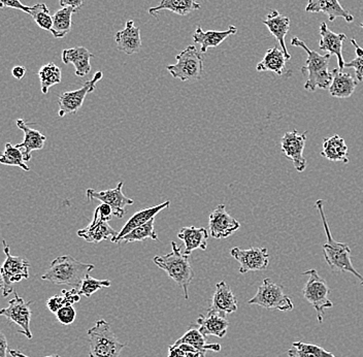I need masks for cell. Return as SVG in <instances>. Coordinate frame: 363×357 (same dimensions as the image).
<instances>
[{"mask_svg": "<svg viewBox=\"0 0 363 357\" xmlns=\"http://www.w3.org/2000/svg\"><path fill=\"white\" fill-rule=\"evenodd\" d=\"M316 208L320 214V217H321L324 231H325L326 243L322 245V249H323L324 258H325L326 263L335 272L351 273L356 278L359 279L360 283L363 285L362 275L355 270L353 263H352L350 247L346 243L337 242L333 238V235H331L328 219H326L325 213H324L323 199L317 201Z\"/></svg>", "mask_w": 363, "mask_h": 357, "instance_id": "obj_1", "label": "cell"}, {"mask_svg": "<svg viewBox=\"0 0 363 357\" xmlns=\"http://www.w3.org/2000/svg\"><path fill=\"white\" fill-rule=\"evenodd\" d=\"M94 268V265L81 263L72 256H59L52 261L49 270L43 275L42 279L55 285L72 286V288L79 290L83 280Z\"/></svg>", "mask_w": 363, "mask_h": 357, "instance_id": "obj_2", "label": "cell"}, {"mask_svg": "<svg viewBox=\"0 0 363 357\" xmlns=\"http://www.w3.org/2000/svg\"><path fill=\"white\" fill-rule=\"evenodd\" d=\"M294 47L301 48L308 54L305 67H301V72L306 74L308 78L305 83V89L308 92H315L317 89H329L331 81H333V72L329 70L328 63L330 60V54L321 55L316 51L311 50L305 42L298 38L291 40Z\"/></svg>", "mask_w": 363, "mask_h": 357, "instance_id": "obj_3", "label": "cell"}, {"mask_svg": "<svg viewBox=\"0 0 363 357\" xmlns=\"http://www.w3.org/2000/svg\"><path fill=\"white\" fill-rule=\"evenodd\" d=\"M172 250L165 256H155L153 261L158 268L165 270L170 279L174 280L183 290L184 297L189 299L188 287L194 279V270L189 263L188 254L182 252L181 246L176 242H172Z\"/></svg>", "mask_w": 363, "mask_h": 357, "instance_id": "obj_4", "label": "cell"}, {"mask_svg": "<svg viewBox=\"0 0 363 357\" xmlns=\"http://www.w3.org/2000/svg\"><path fill=\"white\" fill-rule=\"evenodd\" d=\"M89 342V357H121L126 346L118 340L112 326L104 319L95 322L87 331Z\"/></svg>", "mask_w": 363, "mask_h": 357, "instance_id": "obj_5", "label": "cell"}, {"mask_svg": "<svg viewBox=\"0 0 363 357\" xmlns=\"http://www.w3.org/2000/svg\"><path fill=\"white\" fill-rule=\"evenodd\" d=\"M303 276H308V279L303 290V295L306 302H310L314 307L317 313L318 322L323 324L324 313L326 309L333 308V304L328 299L330 288L325 281L315 268L306 270Z\"/></svg>", "mask_w": 363, "mask_h": 357, "instance_id": "obj_6", "label": "cell"}, {"mask_svg": "<svg viewBox=\"0 0 363 357\" xmlns=\"http://www.w3.org/2000/svg\"><path fill=\"white\" fill-rule=\"evenodd\" d=\"M176 59V65L167 67L172 78L180 79L182 82H195L201 79L203 58L195 45H188L177 55Z\"/></svg>", "mask_w": 363, "mask_h": 357, "instance_id": "obj_7", "label": "cell"}, {"mask_svg": "<svg viewBox=\"0 0 363 357\" xmlns=\"http://www.w3.org/2000/svg\"><path fill=\"white\" fill-rule=\"evenodd\" d=\"M267 310H278L289 312L294 309V302L285 295L282 286L274 283L272 279L265 278L258 287L257 292L248 302Z\"/></svg>", "mask_w": 363, "mask_h": 357, "instance_id": "obj_8", "label": "cell"}, {"mask_svg": "<svg viewBox=\"0 0 363 357\" xmlns=\"http://www.w3.org/2000/svg\"><path fill=\"white\" fill-rule=\"evenodd\" d=\"M4 245V251L6 254V261L0 267V276L4 284V297H9L13 291V284L18 283L24 279L29 278V268L30 263L27 259L20 256H13L10 252V246L6 240H2Z\"/></svg>", "mask_w": 363, "mask_h": 357, "instance_id": "obj_9", "label": "cell"}, {"mask_svg": "<svg viewBox=\"0 0 363 357\" xmlns=\"http://www.w3.org/2000/svg\"><path fill=\"white\" fill-rule=\"evenodd\" d=\"M102 79L101 70L96 72L90 81L86 82L78 90L67 91L59 97V117H65L68 114L78 112L83 106L86 97L96 88V84Z\"/></svg>", "mask_w": 363, "mask_h": 357, "instance_id": "obj_10", "label": "cell"}, {"mask_svg": "<svg viewBox=\"0 0 363 357\" xmlns=\"http://www.w3.org/2000/svg\"><path fill=\"white\" fill-rule=\"evenodd\" d=\"M13 299L10 301L8 308L0 310V316H4L10 322L19 325L21 331H18V334L24 335L28 340H31L33 333L30 331V320L33 313L29 307L33 302L25 301L16 291H13Z\"/></svg>", "mask_w": 363, "mask_h": 357, "instance_id": "obj_11", "label": "cell"}, {"mask_svg": "<svg viewBox=\"0 0 363 357\" xmlns=\"http://www.w3.org/2000/svg\"><path fill=\"white\" fill-rule=\"evenodd\" d=\"M230 256L240 263L238 272L246 274L248 272L264 270L269 268V256L267 248L252 247L242 250L238 247L231 249Z\"/></svg>", "mask_w": 363, "mask_h": 357, "instance_id": "obj_12", "label": "cell"}, {"mask_svg": "<svg viewBox=\"0 0 363 357\" xmlns=\"http://www.w3.org/2000/svg\"><path fill=\"white\" fill-rule=\"evenodd\" d=\"M306 136V133H298L296 129L292 131H288L284 134L281 138V149L287 158L294 163L295 170L298 172H303L306 168V160L303 157V151H305Z\"/></svg>", "mask_w": 363, "mask_h": 357, "instance_id": "obj_13", "label": "cell"}, {"mask_svg": "<svg viewBox=\"0 0 363 357\" xmlns=\"http://www.w3.org/2000/svg\"><path fill=\"white\" fill-rule=\"evenodd\" d=\"M123 185V182H120L117 187L106 191H96L89 188V190L86 191L88 201L91 202L93 199H99V201L104 202V204H108V206L112 207L113 216L118 218H123L125 214H126V209L125 208L127 206H133L135 204L133 199L125 197L124 193L122 192Z\"/></svg>", "mask_w": 363, "mask_h": 357, "instance_id": "obj_14", "label": "cell"}, {"mask_svg": "<svg viewBox=\"0 0 363 357\" xmlns=\"http://www.w3.org/2000/svg\"><path fill=\"white\" fill-rule=\"evenodd\" d=\"M208 229L210 235L214 238H226L240 229V224L235 218L231 217L226 210L225 204H219L211 213Z\"/></svg>", "mask_w": 363, "mask_h": 357, "instance_id": "obj_15", "label": "cell"}, {"mask_svg": "<svg viewBox=\"0 0 363 357\" xmlns=\"http://www.w3.org/2000/svg\"><path fill=\"white\" fill-rule=\"evenodd\" d=\"M238 311V300L235 293L227 285L225 281L219 282L216 285L212 304L208 309V314H218L226 317L227 314L235 313Z\"/></svg>", "mask_w": 363, "mask_h": 357, "instance_id": "obj_16", "label": "cell"}, {"mask_svg": "<svg viewBox=\"0 0 363 357\" xmlns=\"http://www.w3.org/2000/svg\"><path fill=\"white\" fill-rule=\"evenodd\" d=\"M118 231L113 229L106 220L101 219L95 210L92 222L85 229H79L78 236L90 244H99L102 241L112 240L118 236Z\"/></svg>", "mask_w": 363, "mask_h": 357, "instance_id": "obj_17", "label": "cell"}, {"mask_svg": "<svg viewBox=\"0 0 363 357\" xmlns=\"http://www.w3.org/2000/svg\"><path fill=\"white\" fill-rule=\"evenodd\" d=\"M320 36H321L319 43L320 49L328 52V54H330L331 56H337L339 70H344L346 62L342 56V43L347 38L346 34L333 33L328 28L326 23L322 22L320 24Z\"/></svg>", "mask_w": 363, "mask_h": 357, "instance_id": "obj_18", "label": "cell"}, {"mask_svg": "<svg viewBox=\"0 0 363 357\" xmlns=\"http://www.w3.org/2000/svg\"><path fill=\"white\" fill-rule=\"evenodd\" d=\"M118 49L126 55H133L142 49V38L140 29L135 26V22L129 20L125 25V28L118 31L115 36Z\"/></svg>", "mask_w": 363, "mask_h": 357, "instance_id": "obj_19", "label": "cell"}, {"mask_svg": "<svg viewBox=\"0 0 363 357\" xmlns=\"http://www.w3.org/2000/svg\"><path fill=\"white\" fill-rule=\"evenodd\" d=\"M33 123H26L23 119L17 120V126L24 133V141L21 144L16 145L19 149L22 150L23 156H24L25 163L31 160L33 156L31 153L36 150H42L44 148L45 140L47 138L44 134L40 133L36 129L29 127Z\"/></svg>", "mask_w": 363, "mask_h": 357, "instance_id": "obj_20", "label": "cell"}, {"mask_svg": "<svg viewBox=\"0 0 363 357\" xmlns=\"http://www.w3.org/2000/svg\"><path fill=\"white\" fill-rule=\"evenodd\" d=\"M308 13H322L328 16L329 21L333 22L337 18H344L346 22L354 21V17L350 11L345 10L340 6L339 0H308L306 6Z\"/></svg>", "mask_w": 363, "mask_h": 357, "instance_id": "obj_21", "label": "cell"}, {"mask_svg": "<svg viewBox=\"0 0 363 357\" xmlns=\"http://www.w3.org/2000/svg\"><path fill=\"white\" fill-rule=\"evenodd\" d=\"M263 24L269 28V33L277 38L281 45V50L284 52L288 60H290L291 55L286 47L285 38L290 29V19L287 16H284L278 11H269L267 19L263 20Z\"/></svg>", "mask_w": 363, "mask_h": 357, "instance_id": "obj_22", "label": "cell"}, {"mask_svg": "<svg viewBox=\"0 0 363 357\" xmlns=\"http://www.w3.org/2000/svg\"><path fill=\"white\" fill-rule=\"evenodd\" d=\"M238 28L230 25L227 31H203L201 26H197L196 31L193 33V42L201 45V53H206L210 48H217L222 44L228 36L237 34Z\"/></svg>", "mask_w": 363, "mask_h": 357, "instance_id": "obj_23", "label": "cell"}, {"mask_svg": "<svg viewBox=\"0 0 363 357\" xmlns=\"http://www.w3.org/2000/svg\"><path fill=\"white\" fill-rule=\"evenodd\" d=\"M333 81L329 86V94L335 99H349L355 92L358 85L357 79L348 72H344L339 68L331 70Z\"/></svg>", "mask_w": 363, "mask_h": 357, "instance_id": "obj_24", "label": "cell"}, {"mask_svg": "<svg viewBox=\"0 0 363 357\" xmlns=\"http://www.w3.org/2000/svg\"><path fill=\"white\" fill-rule=\"evenodd\" d=\"M94 57L85 47L70 48L63 50L62 61L65 65H72L78 77L87 76L91 72L90 60Z\"/></svg>", "mask_w": 363, "mask_h": 357, "instance_id": "obj_25", "label": "cell"}, {"mask_svg": "<svg viewBox=\"0 0 363 357\" xmlns=\"http://www.w3.org/2000/svg\"><path fill=\"white\" fill-rule=\"evenodd\" d=\"M169 204L170 202L167 201L163 202V204H158V206L144 209V210L140 211V212H136L135 215H133V217L126 222V224L124 225L123 229H122L121 231L118 234V236L111 240V242L115 243V244H119L120 240H121L125 235L130 233V231H133L136 227L147 224V221L155 218L156 215L160 213L161 211L169 208Z\"/></svg>", "mask_w": 363, "mask_h": 357, "instance_id": "obj_26", "label": "cell"}, {"mask_svg": "<svg viewBox=\"0 0 363 357\" xmlns=\"http://www.w3.org/2000/svg\"><path fill=\"white\" fill-rule=\"evenodd\" d=\"M208 231L204 227L197 229L195 226L183 227L178 234V238L183 241L185 245V252L184 253H192L194 250H206L208 248Z\"/></svg>", "mask_w": 363, "mask_h": 357, "instance_id": "obj_27", "label": "cell"}, {"mask_svg": "<svg viewBox=\"0 0 363 357\" xmlns=\"http://www.w3.org/2000/svg\"><path fill=\"white\" fill-rule=\"evenodd\" d=\"M196 324L199 325V331L204 336H215L218 338H224L228 331V320L218 314L208 313L206 316L199 315Z\"/></svg>", "mask_w": 363, "mask_h": 357, "instance_id": "obj_28", "label": "cell"}, {"mask_svg": "<svg viewBox=\"0 0 363 357\" xmlns=\"http://www.w3.org/2000/svg\"><path fill=\"white\" fill-rule=\"evenodd\" d=\"M348 145L339 134L324 138L321 156L333 163H349Z\"/></svg>", "mask_w": 363, "mask_h": 357, "instance_id": "obj_29", "label": "cell"}, {"mask_svg": "<svg viewBox=\"0 0 363 357\" xmlns=\"http://www.w3.org/2000/svg\"><path fill=\"white\" fill-rule=\"evenodd\" d=\"M288 59L282 50L279 49L277 45L267 50L262 60L258 63L256 70L257 72H274L278 76H283L287 70H286V62Z\"/></svg>", "mask_w": 363, "mask_h": 357, "instance_id": "obj_30", "label": "cell"}, {"mask_svg": "<svg viewBox=\"0 0 363 357\" xmlns=\"http://www.w3.org/2000/svg\"><path fill=\"white\" fill-rule=\"evenodd\" d=\"M201 4L197 0H161L158 6L149 10L151 16H156L161 11H170L179 16H187L199 10Z\"/></svg>", "mask_w": 363, "mask_h": 357, "instance_id": "obj_31", "label": "cell"}, {"mask_svg": "<svg viewBox=\"0 0 363 357\" xmlns=\"http://www.w3.org/2000/svg\"><path fill=\"white\" fill-rule=\"evenodd\" d=\"M180 344H189L194 347L195 349L206 353L208 350H212L214 352L221 351V345L218 343H208L206 341V336L201 335V331L196 329H191L184 334L179 340H177L174 344L170 345L172 347L179 346Z\"/></svg>", "mask_w": 363, "mask_h": 357, "instance_id": "obj_32", "label": "cell"}, {"mask_svg": "<svg viewBox=\"0 0 363 357\" xmlns=\"http://www.w3.org/2000/svg\"><path fill=\"white\" fill-rule=\"evenodd\" d=\"M76 11L72 8H61L53 15V26L51 33L55 38H63L72 31V13Z\"/></svg>", "mask_w": 363, "mask_h": 357, "instance_id": "obj_33", "label": "cell"}, {"mask_svg": "<svg viewBox=\"0 0 363 357\" xmlns=\"http://www.w3.org/2000/svg\"><path fill=\"white\" fill-rule=\"evenodd\" d=\"M287 354L289 357H337L321 346L301 341L292 343V346L288 350Z\"/></svg>", "mask_w": 363, "mask_h": 357, "instance_id": "obj_34", "label": "cell"}, {"mask_svg": "<svg viewBox=\"0 0 363 357\" xmlns=\"http://www.w3.org/2000/svg\"><path fill=\"white\" fill-rule=\"evenodd\" d=\"M38 75L40 81V88L44 94L49 92L52 86L60 83L61 79H62L60 68L53 62L47 63L44 67H40Z\"/></svg>", "mask_w": 363, "mask_h": 357, "instance_id": "obj_35", "label": "cell"}, {"mask_svg": "<svg viewBox=\"0 0 363 357\" xmlns=\"http://www.w3.org/2000/svg\"><path fill=\"white\" fill-rule=\"evenodd\" d=\"M154 224H155V218L150 220L147 224L136 227V229L131 231L130 233L125 235L123 238L120 240L119 244H121V243L128 244V243L143 242V241L147 240V238L158 241V235L157 233H156L155 229H154Z\"/></svg>", "mask_w": 363, "mask_h": 357, "instance_id": "obj_36", "label": "cell"}, {"mask_svg": "<svg viewBox=\"0 0 363 357\" xmlns=\"http://www.w3.org/2000/svg\"><path fill=\"white\" fill-rule=\"evenodd\" d=\"M0 163L4 165H11V167H21L25 172L30 170V167L25 163L22 150L19 149L17 145H11V143H6L4 152L0 155Z\"/></svg>", "mask_w": 363, "mask_h": 357, "instance_id": "obj_37", "label": "cell"}, {"mask_svg": "<svg viewBox=\"0 0 363 357\" xmlns=\"http://www.w3.org/2000/svg\"><path fill=\"white\" fill-rule=\"evenodd\" d=\"M28 15H30L34 22L43 31H51L53 26V16L50 13L49 9L45 4H34L29 6Z\"/></svg>", "mask_w": 363, "mask_h": 357, "instance_id": "obj_38", "label": "cell"}, {"mask_svg": "<svg viewBox=\"0 0 363 357\" xmlns=\"http://www.w3.org/2000/svg\"><path fill=\"white\" fill-rule=\"evenodd\" d=\"M111 286H112V282L110 280H97L87 275L82 282L79 293L84 297H90L93 293L101 290V288L111 287Z\"/></svg>", "mask_w": 363, "mask_h": 357, "instance_id": "obj_39", "label": "cell"}, {"mask_svg": "<svg viewBox=\"0 0 363 357\" xmlns=\"http://www.w3.org/2000/svg\"><path fill=\"white\" fill-rule=\"evenodd\" d=\"M352 45L355 47L356 58L350 62L345 63V67L354 68L355 70L356 79L358 82L363 81V49L356 42L355 38H351Z\"/></svg>", "mask_w": 363, "mask_h": 357, "instance_id": "obj_40", "label": "cell"}, {"mask_svg": "<svg viewBox=\"0 0 363 357\" xmlns=\"http://www.w3.org/2000/svg\"><path fill=\"white\" fill-rule=\"evenodd\" d=\"M57 319L63 325L74 324L77 317V311L74 306H65L56 313Z\"/></svg>", "mask_w": 363, "mask_h": 357, "instance_id": "obj_41", "label": "cell"}, {"mask_svg": "<svg viewBox=\"0 0 363 357\" xmlns=\"http://www.w3.org/2000/svg\"><path fill=\"white\" fill-rule=\"evenodd\" d=\"M67 306L63 295H54L47 301V307L52 313H57L62 307Z\"/></svg>", "mask_w": 363, "mask_h": 357, "instance_id": "obj_42", "label": "cell"}, {"mask_svg": "<svg viewBox=\"0 0 363 357\" xmlns=\"http://www.w3.org/2000/svg\"><path fill=\"white\" fill-rule=\"evenodd\" d=\"M16 9L28 13L29 6H24L20 0H0V9Z\"/></svg>", "mask_w": 363, "mask_h": 357, "instance_id": "obj_43", "label": "cell"}, {"mask_svg": "<svg viewBox=\"0 0 363 357\" xmlns=\"http://www.w3.org/2000/svg\"><path fill=\"white\" fill-rule=\"evenodd\" d=\"M172 347V346H170ZM184 351V357H206V353L195 349L194 347L189 344H180L179 346Z\"/></svg>", "mask_w": 363, "mask_h": 357, "instance_id": "obj_44", "label": "cell"}, {"mask_svg": "<svg viewBox=\"0 0 363 357\" xmlns=\"http://www.w3.org/2000/svg\"><path fill=\"white\" fill-rule=\"evenodd\" d=\"M95 210L99 212L101 219L106 220V221H108V220H111V218H112L113 209L112 207L108 206V204H104V202H102L101 206L97 207Z\"/></svg>", "mask_w": 363, "mask_h": 357, "instance_id": "obj_45", "label": "cell"}, {"mask_svg": "<svg viewBox=\"0 0 363 357\" xmlns=\"http://www.w3.org/2000/svg\"><path fill=\"white\" fill-rule=\"evenodd\" d=\"M84 0H59L61 8H72L74 11H79L83 6Z\"/></svg>", "mask_w": 363, "mask_h": 357, "instance_id": "obj_46", "label": "cell"}, {"mask_svg": "<svg viewBox=\"0 0 363 357\" xmlns=\"http://www.w3.org/2000/svg\"><path fill=\"white\" fill-rule=\"evenodd\" d=\"M8 340L4 334L0 333V357H8Z\"/></svg>", "mask_w": 363, "mask_h": 357, "instance_id": "obj_47", "label": "cell"}, {"mask_svg": "<svg viewBox=\"0 0 363 357\" xmlns=\"http://www.w3.org/2000/svg\"><path fill=\"white\" fill-rule=\"evenodd\" d=\"M25 74H26V68L21 67V65H18V67H15L11 70V75H13V78L17 79L24 78Z\"/></svg>", "mask_w": 363, "mask_h": 357, "instance_id": "obj_48", "label": "cell"}, {"mask_svg": "<svg viewBox=\"0 0 363 357\" xmlns=\"http://www.w3.org/2000/svg\"><path fill=\"white\" fill-rule=\"evenodd\" d=\"M169 357H184V351L180 347H169Z\"/></svg>", "mask_w": 363, "mask_h": 357, "instance_id": "obj_49", "label": "cell"}, {"mask_svg": "<svg viewBox=\"0 0 363 357\" xmlns=\"http://www.w3.org/2000/svg\"><path fill=\"white\" fill-rule=\"evenodd\" d=\"M10 354L11 357H30L25 356L24 353H23L22 351H20V350H11ZM44 357H60L58 356V354H53V356H44Z\"/></svg>", "mask_w": 363, "mask_h": 357, "instance_id": "obj_50", "label": "cell"}, {"mask_svg": "<svg viewBox=\"0 0 363 357\" xmlns=\"http://www.w3.org/2000/svg\"><path fill=\"white\" fill-rule=\"evenodd\" d=\"M0 290H4V284H2L1 281H0Z\"/></svg>", "mask_w": 363, "mask_h": 357, "instance_id": "obj_51", "label": "cell"}, {"mask_svg": "<svg viewBox=\"0 0 363 357\" xmlns=\"http://www.w3.org/2000/svg\"><path fill=\"white\" fill-rule=\"evenodd\" d=\"M360 27H362V28L363 29V23L362 25H360Z\"/></svg>", "mask_w": 363, "mask_h": 357, "instance_id": "obj_52", "label": "cell"}]
</instances>
